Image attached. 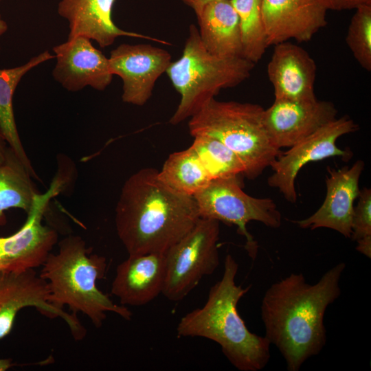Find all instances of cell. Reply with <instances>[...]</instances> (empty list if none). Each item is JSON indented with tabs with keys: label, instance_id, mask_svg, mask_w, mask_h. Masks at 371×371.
I'll list each match as a JSON object with an SVG mask.
<instances>
[{
	"label": "cell",
	"instance_id": "27",
	"mask_svg": "<svg viewBox=\"0 0 371 371\" xmlns=\"http://www.w3.org/2000/svg\"><path fill=\"white\" fill-rule=\"evenodd\" d=\"M357 205L354 207L350 238L357 242V250L371 258V190H360Z\"/></svg>",
	"mask_w": 371,
	"mask_h": 371
},
{
	"label": "cell",
	"instance_id": "4",
	"mask_svg": "<svg viewBox=\"0 0 371 371\" xmlns=\"http://www.w3.org/2000/svg\"><path fill=\"white\" fill-rule=\"evenodd\" d=\"M58 245V251L48 255L39 274L47 283L49 302L59 309L67 306L75 315L82 313L96 328L102 326L107 312L130 320L132 312L98 288L97 282L106 273V258L92 254L78 235H69Z\"/></svg>",
	"mask_w": 371,
	"mask_h": 371
},
{
	"label": "cell",
	"instance_id": "21",
	"mask_svg": "<svg viewBox=\"0 0 371 371\" xmlns=\"http://www.w3.org/2000/svg\"><path fill=\"white\" fill-rule=\"evenodd\" d=\"M55 58L49 51H45L32 58L26 63L9 69H0V128L8 145L34 179H39L27 157L16 128L14 110L13 96L22 78L33 68Z\"/></svg>",
	"mask_w": 371,
	"mask_h": 371
},
{
	"label": "cell",
	"instance_id": "2",
	"mask_svg": "<svg viewBox=\"0 0 371 371\" xmlns=\"http://www.w3.org/2000/svg\"><path fill=\"white\" fill-rule=\"evenodd\" d=\"M194 196L163 183L154 168H142L124 182L115 207L117 236L128 255L165 253L200 218Z\"/></svg>",
	"mask_w": 371,
	"mask_h": 371
},
{
	"label": "cell",
	"instance_id": "32",
	"mask_svg": "<svg viewBox=\"0 0 371 371\" xmlns=\"http://www.w3.org/2000/svg\"><path fill=\"white\" fill-rule=\"evenodd\" d=\"M8 26L0 14V37L8 30Z\"/></svg>",
	"mask_w": 371,
	"mask_h": 371
},
{
	"label": "cell",
	"instance_id": "19",
	"mask_svg": "<svg viewBox=\"0 0 371 371\" xmlns=\"http://www.w3.org/2000/svg\"><path fill=\"white\" fill-rule=\"evenodd\" d=\"M165 275V253L128 255L116 268L111 293L124 306L146 304L162 293Z\"/></svg>",
	"mask_w": 371,
	"mask_h": 371
},
{
	"label": "cell",
	"instance_id": "28",
	"mask_svg": "<svg viewBox=\"0 0 371 371\" xmlns=\"http://www.w3.org/2000/svg\"><path fill=\"white\" fill-rule=\"evenodd\" d=\"M328 10H346L356 9L362 5H371V0H318Z\"/></svg>",
	"mask_w": 371,
	"mask_h": 371
},
{
	"label": "cell",
	"instance_id": "16",
	"mask_svg": "<svg viewBox=\"0 0 371 371\" xmlns=\"http://www.w3.org/2000/svg\"><path fill=\"white\" fill-rule=\"evenodd\" d=\"M327 10L318 0H262L268 46L295 39L309 41L327 24Z\"/></svg>",
	"mask_w": 371,
	"mask_h": 371
},
{
	"label": "cell",
	"instance_id": "12",
	"mask_svg": "<svg viewBox=\"0 0 371 371\" xmlns=\"http://www.w3.org/2000/svg\"><path fill=\"white\" fill-rule=\"evenodd\" d=\"M108 58L111 73L122 80V101L136 106L148 101L156 81L172 62L168 51L144 43L121 44Z\"/></svg>",
	"mask_w": 371,
	"mask_h": 371
},
{
	"label": "cell",
	"instance_id": "23",
	"mask_svg": "<svg viewBox=\"0 0 371 371\" xmlns=\"http://www.w3.org/2000/svg\"><path fill=\"white\" fill-rule=\"evenodd\" d=\"M159 179L173 190L194 196L203 190L212 179L191 146L171 153L160 170Z\"/></svg>",
	"mask_w": 371,
	"mask_h": 371
},
{
	"label": "cell",
	"instance_id": "20",
	"mask_svg": "<svg viewBox=\"0 0 371 371\" xmlns=\"http://www.w3.org/2000/svg\"><path fill=\"white\" fill-rule=\"evenodd\" d=\"M196 16L200 39L209 52L221 57H243L239 19L231 0L210 2Z\"/></svg>",
	"mask_w": 371,
	"mask_h": 371
},
{
	"label": "cell",
	"instance_id": "6",
	"mask_svg": "<svg viewBox=\"0 0 371 371\" xmlns=\"http://www.w3.org/2000/svg\"><path fill=\"white\" fill-rule=\"evenodd\" d=\"M254 63L243 57H221L209 52L191 24L181 57L171 62L166 73L180 95L169 123L177 125L196 113L223 89L247 80Z\"/></svg>",
	"mask_w": 371,
	"mask_h": 371
},
{
	"label": "cell",
	"instance_id": "33",
	"mask_svg": "<svg viewBox=\"0 0 371 371\" xmlns=\"http://www.w3.org/2000/svg\"><path fill=\"white\" fill-rule=\"evenodd\" d=\"M2 0H0V2Z\"/></svg>",
	"mask_w": 371,
	"mask_h": 371
},
{
	"label": "cell",
	"instance_id": "14",
	"mask_svg": "<svg viewBox=\"0 0 371 371\" xmlns=\"http://www.w3.org/2000/svg\"><path fill=\"white\" fill-rule=\"evenodd\" d=\"M56 65L54 80L69 91L76 92L89 86L104 91L111 82L109 58L96 49L89 38L78 36L53 47Z\"/></svg>",
	"mask_w": 371,
	"mask_h": 371
},
{
	"label": "cell",
	"instance_id": "11",
	"mask_svg": "<svg viewBox=\"0 0 371 371\" xmlns=\"http://www.w3.org/2000/svg\"><path fill=\"white\" fill-rule=\"evenodd\" d=\"M26 307H34L49 318L60 317L76 341L86 336V329L76 315L49 302L47 283L34 269L0 273V339L10 333L16 315Z\"/></svg>",
	"mask_w": 371,
	"mask_h": 371
},
{
	"label": "cell",
	"instance_id": "30",
	"mask_svg": "<svg viewBox=\"0 0 371 371\" xmlns=\"http://www.w3.org/2000/svg\"><path fill=\"white\" fill-rule=\"evenodd\" d=\"M182 2L190 8L196 15L207 3L216 0H181Z\"/></svg>",
	"mask_w": 371,
	"mask_h": 371
},
{
	"label": "cell",
	"instance_id": "18",
	"mask_svg": "<svg viewBox=\"0 0 371 371\" xmlns=\"http://www.w3.org/2000/svg\"><path fill=\"white\" fill-rule=\"evenodd\" d=\"M115 1L60 0L58 13L68 23V38L85 36L96 41L102 48L111 45L120 36L144 38L161 44H170L157 38L118 27L112 19Z\"/></svg>",
	"mask_w": 371,
	"mask_h": 371
},
{
	"label": "cell",
	"instance_id": "15",
	"mask_svg": "<svg viewBox=\"0 0 371 371\" xmlns=\"http://www.w3.org/2000/svg\"><path fill=\"white\" fill-rule=\"evenodd\" d=\"M363 168L362 160L351 167L328 168L326 196L322 205L310 216L293 222L302 229L325 227L350 238L354 202L360 192L359 182Z\"/></svg>",
	"mask_w": 371,
	"mask_h": 371
},
{
	"label": "cell",
	"instance_id": "26",
	"mask_svg": "<svg viewBox=\"0 0 371 371\" xmlns=\"http://www.w3.org/2000/svg\"><path fill=\"white\" fill-rule=\"evenodd\" d=\"M350 19L346 42L364 69L371 70V5L357 7Z\"/></svg>",
	"mask_w": 371,
	"mask_h": 371
},
{
	"label": "cell",
	"instance_id": "10",
	"mask_svg": "<svg viewBox=\"0 0 371 371\" xmlns=\"http://www.w3.org/2000/svg\"><path fill=\"white\" fill-rule=\"evenodd\" d=\"M357 130V125L347 115L324 125L314 133L290 147L276 158L271 167L273 174L268 178L270 187L277 188L290 203H295L297 195L295 179L306 164L332 157L347 160L351 152L339 148L337 139Z\"/></svg>",
	"mask_w": 371,
	"mask_h": 371
},
{
	"label": "cell",
	"instance_id": "22",
	"mask_svg": "<svg viewBox=\"0 0 371 371\" xmlns=\"http://www.w3.org/2000/svg\"><path fill=\"white\" fill-rule=\"evenodd\" d=\"M29 170L8 146L6 157L0 164V226L6 224L5 211L21 209L27 213L40 193Z\"/></svg>",
	"mask_w": 371,
	"mask_h": 371
},
{
	"label": "cell",
	"instance_id": "29",
	"mask_svg": "<svg viewBox=\"0 0 371 371\" xmlns=\"http://www.w3.org/2000/svg\"><path fill=\"white\" fill-rule=\"evenodd\" d=\"M52 362V357L47 358V359H45L43 361H41L38 362L22 363V364H18L16 363L13 362L12 359L10 358L0 359V371H5L16 366H27V365L43 366V365H47L48 363H50Z\"/></svg>",
	"mask_w": 371,
	"mask_h": 371
},
{
	"label": "cell",
	"instance_id": "13",
	"mask_svg": "<svg viewBox=\"0 0 371 371\" xmlns=\"http://www.w3.org/2000/svg\"><path fill=\"white\" fill-rule=\"evenodd\" d=\"M335 104L326 100L275 99L263 111V123L272 144L290 148L337 118Z\"/></svg>",
	"mask_w": 371,
	"mask_h": 371
},
{
	"label": "cell",
	"instance_id": "1",
	"mask_svg": "<svg viewBox=\"0 0 371 371\" xmlns=\"http://www.w3.org/2000/svg\"><path fill=\"white\" fill-rule=\"evenodd\" d=\"M346 266L337 264L314 284L302 273H292L265 291L260 307L265 336L278 348L289 371H298L325 346V313L341 295Z\"/></svg>",
	"mask_w": 371,
	"mask_h": 371
},
{
	"label": "cell",
	"instance_id": "7",
	"mask_svg": "<svg viewBox=\"0 0 371 371\" xmlns=\"http://www.w3.org/2000/svg\"><path fill=\"white\" fill-rule=\"evenodd\" d=\"M194 198L201 218L237 227L238 233L245 238V249L254 260L258 244L248 232L247 223L254 221L271 228H278L282 224V215L275 202L244 192L238 177L213 180Z\"/></svg>",
	"mask_w": 371,
	"mask_h": 371
},
{
	"label": "cell",
	"instance_id": "24",
	"mask_svg": "<svg viewBox=\"0 0 371 371\" xmlns=\"http://www.w3.org/2000/svg\"><path fill=\"white\" fill-rule=\"evenodd\" d=\"M240 23L243 57L256 63L269 47L262 15V0H231Z\"/></svg>",
	"mask_w": 371,
	"mask_h": 371
},
{
	"label": "cell",
	"instance_id": "17",
	"mask_svg": "<svg viewBox=\"0 0 371 371\" xmlns=\"http://www.w3.org/2000/svg\"><path fill=\"white\" fill-rule=\"evenodd\" d=\"M316 65L301 47L288 41L274 45L267 65L275 99L311 101L316 98Z\"/></svg>",
	"mask_w": 371,
	"mask_h": 371
},
{
	"label": "cell",
	"instance_id": "25",
	"mask_svg": "<svg viewBox=\"0 0 371 371\" xmlns=\"http://www.w3.org/2000/svg\"><path fill=\"white\" fill-rule=\"evenodd\" d=\"M191 147L212 181L244 175V166L238 157L219 140L207 135H196Z\"/></svg>",
	"mask_w": 371,
	"mask_h": 371
},
{
	"label": "cell",
	"instance_id": "8",
	"mask_svg": "<svg viewBox=\"0 0 371 371\" xmlns=\"http://www.w3.org/2000/svg\"><path fill=\"white\" fill-rule=\"evenodd\" d=\"M219 221L200 218L195 225L166 252L162 294L169 300L185 298L205 276L220 264Z\"/></svg>",
	"mask_w": 371,
	"mask_h": 371
},
{
	"label": "cell",
	"instance_id": "5",
	"mask_svg": "<svg viewBox=\"0 0 371 371\" xmlns=\"http://www.w3.org/2000/svg\"><path fill=\"white\" fill-rule=\"evenodd\" d=\"M264 109L256 104L236 101L207 102L188 121L192 137H214L233 151L249 180L258 177L280 155L263 123Z\"/></svg>",
	"mask_w": 371,
	"mask_h": 371
},
{
	"label": "cell",
	"instance_id": "3",
	"mask_svg": "<svg viewBox=\"0 0 371 371\" xmlns=\"http://www.w3.org/2000/svg\"><path fill=\"white\" fill-rule=\"evenodd\" d=\"M238 264L231 254L224 260L221 279L214 284L203 306L180 319L178 337H200L216 342L228 361L240 371H259L271 358V344L265 336L251 333L240 316L237 305L249 291L236 284Z\"/></svg>",
	"mask_w": 371,
	"mask_h": 371
},
{
	"label": "cell",
	"instance_id": "9",
	"mask_svg": "<svg viewBox=\"0 0 371 371\" xmlns=\"http://www.w3.org/2000/svg\"><path fill=\"white\" fill-rule=\"evenodd\" d=\"M71 172L59 164L52 183L39 193L27 213L25 222L15 233L0 236V273L21 272L41 267L58 243L57 232L43 223L50 201L66 188Z\"/></svg>",
	"mask_w": 371,
	"mask_h": 371
},
{
	"label": "cell",
	"instance_id": "31",
	"mask_svg": "<svg viewBox=\"0 0 371 371\" xmlns=\"http://www.w3.org/2000/svg\"><path fill=\"white\" fill-rule=\"evenodd\" d=\"M8 148V145L0 128V164L5 161Z\"/></svg>",
	"mask_w": 371,
	"mask_h": 371
}]
</instances>
